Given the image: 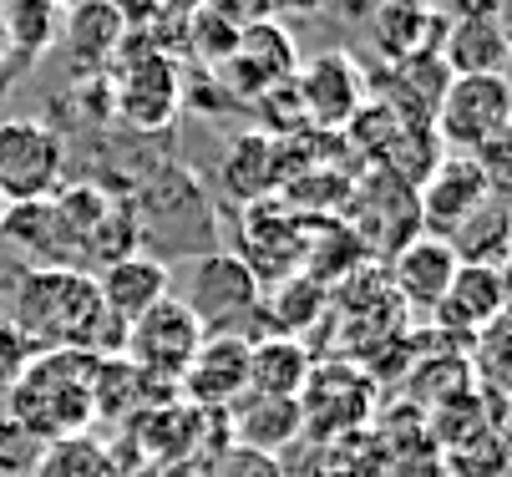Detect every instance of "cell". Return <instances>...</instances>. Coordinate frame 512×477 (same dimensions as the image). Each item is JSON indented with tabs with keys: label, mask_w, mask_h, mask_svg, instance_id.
I'll use <instances>...</instances> for the list:
<instances>
[{
	"label": "cell",
	"mask_w": 512,
	"mask_h": 477,
	"mask_svg": "<svg viewBox=\"0 0 512 477\" xmlns=\"http://www.w3.org/2000/svg\"><path fill=\"white\" fill-rule=\"evenodd\" d=\"M6 320L26 335L31 351H87L122 356V325L102 310L97 280L77 269H21Z\"/></svg>",
	"instance_id": "obj_1"
},
{
	"label": "cell",
	"mask_w": 512,
	"mask_h": 477,
	"mask_svg": "<svg viewBox=\"0 0 512 477\" xmlns=\"http://www.w3.org/2000/svg\"><path fill=\"white\" fill-rule=\"evenodd\" d=\"M97 361L87 351H36L21 381L6 391V417L41 447L71 442L97 422Z\"/></svg>",
	"instance_id": "obj_2"
},
{
	"label": "cell",
	"mask_w": 512,
	"mask_h": 477,
	"mask_svg": "<svg viewBox=\"0 0 512 477\" xmlns=\"http://www.w3.org/2000/svg\"><path fill=\"white\" fill-rule=\"evenodd\" d=\"M507 77H452L442 107L431 117V132L447 153H467L487 168L492 188L502 193V163H507Z\"/></svg>",
	"instance_id": "obj_3"
},
{
	"label": "cell",
	"mask_w": 512,
	"mask_h": 477,
	"mask_svg": "<svg viewBox=\"0 0 512 477\" xmlns=\"http://www.w3.org/2000/svg\"><path fill=\"white\" fill-rule=\"evenodd\" d=\"M193 320L203 325V335H239L244 320L259 315V300H264V285L259 275L244 264V254H203L193 264V280L188 290L178 295Z\"/></svg>",
	"instance_id": "obj_4"
},
{
	"label": "cell",
	"mask_w": 512,
	"mask_h": 477,
	"mask_svg": "<svg viewBox=\"0 0 512 477\" xmlns=\"http://www.w3.org/2000/svg\"><path fill=\"white\" fill-rule=\"evenodd\" d=\"M198 346H203V325L193 320V310H188L178 295H168V300H158L142 320L127 325V335H122V361H127L142 381H168V386H178V376L188 371V361H193Z\"/></svg>",
	"instance_id": "obj_5"
},
{
	"label": "cell",
	"mask_w": 512,
	"mask_h": 477,
	"mask_svg": "<svg viewBox=\"0 0 512 477\" xmlns=\"http://www.w3.org/2000/svg\"><path fill=\"white\" fill-rule=\"evenodd\" d=\"M66 183V143L61 132L36 117L0 122V198L36 203Z\"/></svg>",
	"instance_id": "obj_6"
},
{
	"label": "cell",
	"mask_w": 512,
	"mask_h": 477,
	"mask_svg": "<svg viewBox=\"0 0 512 477\" xmlns=\"http://www.w3.org/2000/svg\"><path fill=\"white\" fill-rule=\"evenodd\" d=\"M300 412H305V432L315 442L350 437L376 412V381L350 361H315V371L300 391Z\"/></svg>",
	"instance_id": "obj_7"
},
{
	"label": "cell",
	"mask_w": 512,
	"mask_h": 477,
	"mask_svg": "<svg viewBox=\"0 0 512 477\" xmlns=\"http://www.w3.org/2000/svg\"><path fill=\"white\" fill-rule=\"evenodd\" d=\"M289 87H295L305 127H315V132H345V122L371 102L365 97V77H360V66H355L350 51H320V56L300 61L295 77H289Z\"/></svg>",
	"instance_id": "obj_8"
},
{
	"label": "cell",
	"mask_w": 512,
	"mask_h": 477,
	"mask_svg": "<svg viewBox=\"0 0 512 477\" xmlns=\"http://www.w3.org/2000/svg\"><path fill=\"white\" fill-rule=\"evenodd\" d=\"M487 198H497L487 168L467 153H442V163H436L421 188H416V214H421V234H452L462 229Z\"/></svg>",
	"instance_id": "obj_9"
},
{
	"label": "cell",
	"mask_w": 512,
	"mask_h": 477,
	"mask_svg": "<svg viewBox=\"0 0 512 477\" xmlns=\"http://www.w3.org/2000/svg\"><path fill=\"white\" fill-rule=\"evenodd\" d=\"M178 391L193 412L224 417L249 391V335H203L188 371L178 376Z\"/></svg>",
	"instance_id": "obj_10"
},
{
	"label": "cell",
	"mask_w": 512,
	"mask_h": 477,
	"mask_svg": "<svg viewBox=\"0 0 512 477\" xmlns=\"http://www.w3.org/2000/svg\"><path fill=\"white\" fill-rule=\"evenodd\" d=\"M183 107L178 92V66L163 51H132L127 66L117 72V112L137 132H163Z\"/></svg>",
	"instance_id": "obj_11"
},
{
	"label": "cell",
	"mask_w": 512,
	"mask_h": 477,
	"mask_svg": "<svg viewBox=\"0 0 512 477\" xmlns=\"http://www.w3.org/2000/svg\"><path fill=\"white\" fill-rule=\"evenodd\" d=\"M502 315H507V269H487V264H457L442 305L431 310L436 330L457 340H477Z\"/></svg>",
	"instance_id": "obj_12"
},
{
	"label": "cell",
	"mask_w": 512,
	"mask_h": 477,
	"mask_svg": "<svg viewBox=\"0 0 512 477\" xmlns=\"http://www.w3.org/2000/svg\"><path fill=\"white\" fill-rule=\"evenodd\" d=\"M457 249L442 239V234H416L406 239L396 254H391V295L416 310V315H431L436 305H442L452 275H457Z\"/></svg>",
	"instance_id": "obj_13"
},
{
	"label": "cell",
	"mask_w": 512,
	"mask_h": 477,
	"mask_svg": "<svg viewBox=\"0 0 512 477\" xmlns=\"http://www.w3.org/2000/svg\"><path fill=\"white\" fill-rule=\"evenodd\" d=\"M295 66H300V56H295V46H289V36L279 26L249 21V26H239V41L224 61V77L239 82V92L264 97V92H274V87H284L289 77H295Z\"/></svg>",
	"instance_id": "obj_14"
},
{
	"label": "cell",
	"mask_w": 512,
	"mask_h": 477,
	"mask_svg": "<svg viewBox=\"0 0 512 477\" xmlns=\"http://www.w3.org/2000/svg\"><path fill=\"white\" fill-rule=\"evenodd\" d=\"M92 280H97L102 310H107L122 330H127L132 320H142L158 300H168V290H173L168 264H163V259H153L148 249H137V254H127V259L107 264L102 275H92Z\"/></svg>",
	"instance_id": "obj_15"
},
{
	"label": "cell",
	"mask_w": 512,
	"mask_h": 477,
	"mask_svg": "<svg viewBox=\"0 0 512 477\" xmlns=\"http://www.w3.org/2000/svg\"><path fill=\"white\" fill-rule=\"evenodd\" d=\"M452 16L431 0H381L376 11V46L396 61H411V56H431L442 51V36H447Z\"/></svg>",
	"instance_id": "obj_16"
},
{
	"label": "cell",
	"mask_w": 512,
	"mask_h": 477,
	"mask_svg": "<svg viewBox=\"0 0 512 477\" xmlns=\"http://www.w3.org/2000/svg\"><path fill=\"white\" fill-rule=\"evenodd\" d=\"M229 412H234L229 442H244V447L269 452V457H279L284 447H295L305 437V412H300V401H289V396H254V391H244Z\"/></svg>",
	"instance_id": "obj_17"
},
{
	"label": "cell",
	"mask_w": 512,
	"mask_h": 477,
	"mask_svg": "<svg viewBox=\"0 0 512 477\" xmlns=\"http://www.w3.org/2000/svg\"><path fill=\"white\" fill-rule=\"evenodd\" d=\"M452 77H507V26L502 16H452L442 51Z\"/></svg>",
	"instance_id": "obj_18"
},
{
	"label": "cell",
	"mask_w": 512,
	"mask_h": 477,
	"mask_svg": "<svg viewBox=\"0 0 512 477\" xmlns=\"http://www.w3.org/2000/svg\"><path fill=\"white\" fill-rule=\"evenodd\" d=\"M315 371V351L300 335H254L249 340V391L254 396H289L300 401Z\"/></svg>",
	"instance_id": "obj_19"
},
{
	"label": "cell",
	"mask_w": 512,
	"mask_h": 477,
	"mask_svg": "<svg viewBox=\"0 0 512 477\" xmlns=\"http://www.w3.org/2000/svg\"><path fill=\"white\" fill-rule=\"evenodd\" d=\"M127 36L122 16L107 6V0H77L61 21V46L66 56L82 66V72H102V66L117 56V41Z\"/></svg>",
	"instance_id": "obj_20"
},
{
	"label": "cell",
	"mask_w": 512,
	"mask_h": 477,
	"mask_svg": "<svg viewBox=\"0 0 512 477\" xmlns=\"http://www.w3.org/2000/svg\"><path fill=\"white\" fill-rule=\"evenodd\" d=\"M279 153H274V138L264 132H244L234 143V153L224 158V188L239 198V203H259L269 198V188H279Z\"/></svg>",
	"instance_id": "obj_21"
},
{
	"label": "cell",
	"mask_w": 512,
	"mask_h": 477,
	"mask_svg": "<svg viewBox=\"0 0 512 477\" xmlns=\"http://www.w3.org/2000/svg\"><path fill=\"white\" fill-rule=\"evenodd\" d=\"M259 310L269 320V335H300L305 340V330L320 315H330V290L315 285L310 275H289V280L274 285L269 300H259Z\"/></svg>",
	"instance_id": "obj_22"
},
{
	"label": "cell",
	"mask_w": 512,
	"mask_h": 477,
	"mask_svg": "<svg viewBox=\"0 0 512 477\" xmlns=\"http://www.w3.org/2000/svg\"><path fill=\"white\" fill-rule=\"evenodd\" d=\"M447 244L457 249V259H462V264L502 269V259H507V193L487 198V203H482V209H477L462 229H452V234H447Z\"/></svg>",
	"instance_id": "obj_23"
},
{
	"label": "cell",
	"mask_w": 512,
	"mask_h": 477,
	"mask_svg": "<svg viewBox=\"0 0 512 477\" xmlns=\"http://www.w3.org/2000/svg\"><path fill=\"white\" fill-rule=\"evenodd\" d=\"M61 21H66L61 0H11L0 36H6V46L21 51V56H41L61 41Z\"/></svg>",
	"instance_id": "obj_24"
},
{
	"label": "cell",
	"mask_w": 512,
	"mask_h": 477,
	"mask_svg": "<svg viewBox=\"0 0 512 477\" xmlns=\"http://www.w3.org/2000/svg\"><path fill=\"white\" fill-rule=\"evenodd\" d=\"M198 477H289V472L269 452H254L244 442H218L198 457Z\"/></svg>",
	"instance_id": "obj_25"
},
{
	"label": "cell",
	"mask_w": 512,
	"mask_h": 477,
	"mask_svg": "<svg viewBox=\"0 0 512 477\" xmlns=\"http://www.w3.org/2000/svg\"><path fill=\"white\" fill-rule=\"evenodd\" d=\"M41 452H46V447H41L21 422L0 417V477H26V472H36Z\"/></svg>",
	"instance_id": "obj_26"
},
{
	"label": "cell",
	"mask_w": 512,
	"mask_h": 477,
	"mask_svg": "<svg viewBox=\"0 0 512 477\" xmlns=\"http://www.w3.org/2000/svg\"><path fill=\"white\" fill-rule=\"evenodd\" d=\"M36 351L26 346V335L0 315V396H6L16 381H21V371H26V361H31Z\"/></svg>",
	"instance_id": "obj_27"
},
{
	"label": "cell",
	"mask_w": 512,
	"mask_h": 477,
	"mask_svg": "<svg viewBox=\"0 0 512 477\" xmlns=\"http://www.w3.org/2000/svg\"><path fill=\"white\" fill-rule=\"evenodd\" d=\"M208 6L224 16V21H234V26H249V21H264V11H274L269 0H208Z\"/></svg>",
	"instance_id": "obj_28"
},
{
	"label": "cell",
	"mask_w": 512,
	"mask_h": 477,
	"mask_svg": "<svg viewBox=\"0 0 512 477\" xmlns=\"http://www.w3.org/2000/svg\"><path fill=\"white\" fill-rule=\"evenodd\" d=\"M107 6L122 16V26H127V31H132V26H142V16H158L153 0H107Z\"/></svg>",
	"instance_id": "obj_29"
},
{
	"label": "cell",
	"mask_w": 512,
	"mask_h": 477,
	"mask_svg": "<svg viewBox=\"0 0 512 477\" xmlns=\"http://www.w3.org/2000/svg\"><path fill=\"white\" fill-rule=\"evenodd\" d=\"M153 6H158L163 16H183V21H193L198 11H208V0H153Z\"/></svg>",
	"instance_id": "obj_30"
},
{
	"label": "cell",
	"mask_w": 512,
	"mask_h": 477,
	"mask_svg": "<svg viewBox=\"0 0 512 477\" xmlns=\"http://www.w3.org/2000/svg\"><path fill=\"white\" fill-rule=\"evenodd\" d=\"M269 6H284V11H300L305 16V11H320L325 0H269Z\"/></svg>",
	"instance_id": "obj_31"
},
{
	"label": "cell",
	"mask_w": 512,
	"mask_h": 477,
	"mask_svg": "<svg viewBox=\"0 0 512 477\" xmlns=\"http://www.w3.org/2000/svg\"><path fill=\"white\" fill-rule=\"evenodd\" d=\"M6 51H11V46H6V36H0V61H6Z\"/></svg>",
	"instance_id": "obj_32"
},
{
	"label": "cell",
	"mask_w": 512,
	"mask_h": 477,
	"mask_svg": "<svg viewBox=\"0 0 512 477\" xmlns=\"http://www.w3.org/2000/svg\"><path fill=\"white\" fill-rule=\"evenodd\" d=\"M6 209H11V203H6V198H0V219H6Z\"/></svg>",
	"instance_id": "obj_33"
},
{
	"label": "cell",
	"mask_w": 512,
	"mask_h": 477,
	"mask_svg": "<svg viewBox=\"0 0 512 477\" xmlns=\"http://www.w3.org/2000/svg\"><path fill=\"white\" fill-rule=\"evenodd\" d=\"M0 315H6V295H0Z\"/></svg>",
	"instance_id": "obj_34"
}]
</instances>
